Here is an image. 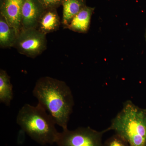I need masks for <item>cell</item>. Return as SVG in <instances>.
I'll use <instances>...</instances> for the list:
<instances>
[{"instance_id": "12", "label": "cell", "mask_w": 146, "mask_h": 146, "mask_svg": "<svg viewBox=\"0 0 146 146\" xmlns=\"http://www.w3.org/2000/svg\"><path fill=\"white\" fill-rule=\"evenodd\" d=\"M13 98V86L6 71L0 70V102L9 106Z\"/></svg>"}, {"instance_id": "16", "label": "cell", "mask_w": 146, "mask_h": 146, "mask_svg": "<svg viewBox=\"0 0 146 146\" xmlns=\"http://www.w3.org/2000/svg\"><path fill=\"white\" fill-rule=\"evenodd\" d=\"M145 36H146V35H145Z\"/></svg>"}, {"instance_id": "5", "label": "cell", "mask_w": 146, "mask_h": 146, "mask_svg": "<svg viewBox=\"0 0 146 146\" xmlns=\"http://www.w3.org/2000/svg\"><path fill=\"white\" fill-rule=\"evenodd\" d=\"M106 132L105 129L99 131L90 127L67 129L59 132L56 143L58 146H103L102 137Z\"/></svg>"}, {"instance_id": "13", "label": "cell", "mask_w": 146, "mask_h": 146, "mask_svg": "<svg viewBox=\"0 0 146 146\" xmlns=\"http://www.w3.org/2000/svg\"><path fill=\"white\" fill-rule=\"evenodd\" d=\"M103 146H130L127 141L122 136L115 133L108 138Z\"/></svg>"}, {"instance_id": "8", "label": "cell", "mask_w": 146, "mask_h": 146, "mask_svg": "<svg viewBox=\"0 0 146 146\" xmlns=\"http://www.w3.org/2000/svg\"><path fill=\"white\" fill-rule=\"evenodd\" d=\"M61 24L56 9H47L40 18L36 29L47 35L57 31Z\"/></svg>"}, {"instance_id": "2", "label": "cell", "mask_w": 146, "mask_h": 146, "mask_svg": "<svg viewBox=\"0 0 146 146\" xmlns=\"http://www.w3.org/2000/svg\"><path fill=\"white\" fill-rule=\"evenodd\" d=\"M38 103L34 106L25 104L17 115V123L24 131L37 143L45 145L56 143L59 132L52 117Z\"/></svg>"}, {"instance_id": "10", "label": "cell", "mask_w": 146, "mask_h": 146, "mask_svg": "<svg viewBox=\"0 0 146 146\" xmlns=\"http://www.w3.org/2000/svg\"><path fill=\"white\" fill-rule=\"evenodd\" d=\"M63 18L61 24L67 29L71 21L84 7L86 6V0H63Z\"/></svg>"}, {"instance_id": "15", "label": "cell", "mask_w": 146, "mask_h": 146, "mask_svg": "<svg viewBox=\"0 0 146 146\" xmlns=\"http://www.w3.org/2000/svg\"><path fill=\"white\" fill-rule=\"evenodd\" d=\"M4 0H0V5L2 4Z\"/></svg>"}, {"instance_id": "11", "label": "cell", "mask_w": 146, "mask_h": 146, "mask_svg": "<svg viewBox=\"0 0 146 146\" xmlns=\"http://www.w3.org/2000/svg\"><path fill=\"white\" fill-rule=\"evenodd\" d=\"M18 33L16 30L0 15V47L2 48L13 47Z\"/></svg>"}, {"instance_id": "3", "label": "cell", "mask_w": 146, "mask_h": 146, "mask_svg": "<svg viewBox=\"0 0 146 146\" xmlns=\"http://www.w3.org/2000/svg\"><path fill=\"white\" fill-rule=\"evenodd\" d=\"M105 130L114 131L130 146H146V109L140 108L131 101H127Z\"/></svg>"}, {"instance_id": "4", "label": "cell", "mask_w": 146, "mask_h": 146, "mask_svg": "<svg viewBox=\"0 0 146 146\" xmlns=\"http://www.w3.org/2000/svg\"><path fill=\"white\" fill-rule=\"evenodd\" d=\"M46 35L36 29H21L13 48L21 54L35 58L47 49Z\"/></svg>"}, {"instance_id": "14", "label": "cell", "mask_w": 146, "mask_h": 146, "mask_svg": "<svg viewBox=\"0 0 146 146\" xmlns=\"http://www.w3.org/2000/svg\"><path fill=\"white\" fill-rule=\"evenodd\" d=\"M46 9H56L62 5L63 0H39Z\"/></svg>"}, {"instance_id": "7", "label": "cell", "mask_w": 146, "mask_h": 146, "mask_svg": "<svg viewBox=\"0 0 146 146\" xmlns=\"http://www.w3.org/2000/svg\"><path fill=\"white\" fill-rule=\"evenodd\" d=\"M24 0H4L0 5V15L3 16L18 34L22 29L21 12Z\"/></svg>"}, {"instance_id": "1", "label": "cell", "mask_w": 146, "mask_h": 146, "mask_svg": "<svg viewBox=\"0 0 146 146\" xmlns=\"http://www.w3.org/2000/svg\"><path fill=\"white\" fill-rule=\"evenodd\" d=\"M33 93L56 124L63 130L68 129L74 103L71 89L65 82L50 77L41 78L36 81Z\"/></svg>"}, {"instance_id": "6", "label": "cell", "mask_w": 146, "mask_h": 146, "mask_svg": "<svg viewBox=\"0 0 146 146\" xmlns=\"http://www.w3.org/2000/svg\"><path fill=\"white\" fill-rule=\"evenodd\" d=\"M46 9L39 0H24L21 12V29H36Z\"/></svg>"}, {"instance_id": "9", "label": "cell", "mask_w": 146, "mask_h": 146, "mask_svg": "<svg viewBox=\"0 0 146 146\" xmlns=\"http://www.w3.org/2000/svg\"><path fill=\"white\" fill-rule=\"evenodd\" d=\"M94 9V7L86 6L73 18L67 29L79 33H86L90 27Z\"/></svg>"}]
</instances>
